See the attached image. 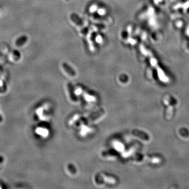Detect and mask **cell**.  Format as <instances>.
<instances>
[{
	"label": "cell",
	"instance_id": "obj_4",
	"mask_svg": "<svg viewBox=\"0 0 189 189\" xmlns=\"http://www.w3.org/2000/svg\"><path fill=\"white\" fill-rule=\"evenodd\" d=\"M62 66H63V68L66 71V72L67 73H68L70 76H75V75L76 74L75 71L69 65H68L67 64H66V63H64L62 64Z\"/></svg>",
	"mask_w": 189,
	"mask_h": 189
},
{
	"label": "cell",
	"instance_id": "obj_1",
	"mask_svg": "<svg viewBox=\"0 0 189 189\" xmlns=\"http://www.w3.org/2000/svg\"><path fill=\"white\" fill-rule=\"evenodd\" d=\"M132 133L134 136H137L144 140L148 141L150 139V137L148 135V134H147V133L144 132L140 131L139 130H137V129L133 130L132 131Z\"/></svg>",
	"mask_w": 189,
	"mask_h": 189
},
{
	"label": "cell",
	"instance_id": "obj_3",
	"mask_svg": "<svg viewBox=\"0 0 189 189\" xmlns=\"http://www.w3.org/2000/svg\"><path fill=\"white\" fill-rule=\"evenodd\" d=\"M27 39L28 38L26 36L22 35L15 41V45L17 47H21L27 42Z\"/></svg>",
	"mask_w": 189,
	"mask_h": 189
},
{
	"label": "cell",
	"instance_id": "obj_5",
	"mask_svg": "<svg viewBox=\"0 0 189 189\" xmlns=\"http://www.w3.org/2000/svg\"><path fill=\"white\" fill-rule=\"evenodd\" d=\"M174 106V102H172L168 108L167 111H166V118L167 119L169 120L171 118L173 115V108Z\"/></svg>",
	"mask_w": 189,
	"mask_h": 189
},
{
	"label": "cell",
	"instance_id": "obj_2",
	"mask_svg": "<svg viewBox=\"0 0 189 189\" xmlns=\"http://www.w3.org/2000/svg\"><path fill=\"white\" fill-rule=\"evenodd\" d=\"M105 114V111L103 109H101L97 111V112L95 113L94 114L91 115L88 118V121L89 122H93L94 121L96 120L99 117L103 116Z\"/></svg>",
	"mask_w": 189,
	"mask_h": 189
},
{
	"label": "cell",
	"instance_id": "obj_6",
	"mask_svg": "<svg viewBox=\"0 0 189 189\" xmlns=\"http://www.w3.org/2000/svg\"><path fill=\"white\" fill-rule=\"evenodd\" d=\"M13 58L14 59L15 61H18L20 59V58H21V53L20 52L18 51V50H16V49H14L13 51Z\"/></svg>",
	"mask_w": 189,
	"mask_h": 189
}]
</instances>
